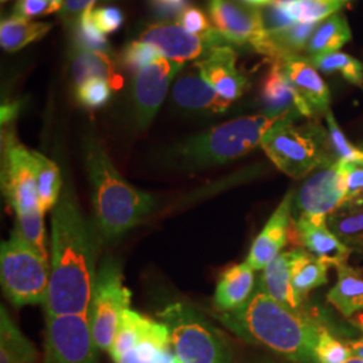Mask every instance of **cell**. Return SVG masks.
I'll use <instances>...</instances> for the list:
<instances>
[{
  "label": "cell",
  "instance_id": "cell-39",
  "mask_svg": "<svg viewBox=\"0 0 363 363\" xmlns=\"http://www.w3.org/2000/svg\"><path fill=\"white\" fill-rule=\"evenodd\" d=\"M315 354L316 363H345L352 357L347 343H343L334 337L325 325L320 328Z\"/></svg>",
  "mask_w": 363,
  "mask_h": 363
},
{
  "label": "cell",
  "instance_id": "cell-11",
  "mask_svg": "<svg viewBox=\"0 0 363 363\" xmlns=\"http://www.w3.org/2000/svg\"><path fill=\"white\" fill-rule=\"evenodd\" d=\"M99 347L86 315L46 316L45 363H97Z\"/></svg>",
  "mask_w": 363,
  "mask_h": 363
},
{
  "label": "cell",
  "instance_id": "cell-8",
  "mask_svg": "<svg viewBox=\"0 0 363 363\" xmlns=\"http://www.w3.org/2000/svg\"><path fill=\"white\" fill-rule=\"evenodd\" d=\"M130 291L124 284L121 265L106 259L97 272L88 320L99 350L111 351L121 313L130 308Z\"/></svg>",
  "mask_w": 363,
  "mask_h": 363
},
{
  "label": "cell",
  "instance_id": "cell-6",
  "mask_svg": "<svg viewBox=\"0 0 363 363\" xmlns=\"http://www.w3.org/2000/svg\"><path fill=\"white\" fill-rule=\"evenodd\" d=\"M169 328L171 349L183 363H234L233 349L220 328L186 303H171L157 312Z\"/></svg>",
  "mask_w": 363,
  "mask_h": 363
},
{
  "label": "cell",
  "instance_id": "cell-40",
  "mask_svg": "<svg viewBox=\"0 0 363 363\" xmlns=\"http://www.w3.org/2000/svg\"><path fill=\"white\" fill-rule=\"evenodd\" d=\"M91 16L96 26L99 27L103 34L115 33L124 22V15L121 10L113 6H94L91 10Z\"/></svg>",
  "mask_w": 363,
  "mask_h": 363
},
{
  "label": "cell",
  "instance_id": "cell-31",
  "mask_svg": "<svg viewBox=\"0 0 363 363\" xmlns=\"http://www.w3.org/2000/svg\"><path fill=\"white\" fill-rule=\"evenodd\" d=\"M37 187H38L39 208L46 213L55 208L64 191V182L61 177V169L48 156L38 151H33Z\"/></svg>",
  "mask_w": 363,
  "mask_h": 363
},
{
  "label": "cell",
  "instance_id": "cell-54",
  "mask_svg": "<svg viewBox=\"0 0 363 363\" xmlns=\"http://www.w3.org/2000/svg\"><path fill=\"white\" fill-rule=\"evenodd\" d=\"M359 327H361V330L363 331V325H359Z\"/></svg>",
  "mask_w": 363,
  "mask_h": 363
},
{
  "label": "cell",
  "instance_id": "cell-44",
  "mask_svg": "<svg viewBox=\"0 0 363 363\" xmlns=\"http://www.w3.org/2000/svg\"><path fill=\"white\" fill-rule=\"evenodd\" d=\"M151 9L160 19H177L187 7L189 0H148Z\"/></svg>",
  "mask_w": 363,
  "mask_h": 363
},
{
  "label": "cell",
  "instance_id": "cell-38",
  "mask_svg": "<svg viewBox=\"0 0 363 363\" xmlns=\"http://www.w3.org/2000/svg\"><path fill=\"white\" fill-rule=\"evenodd\" d=\"M112 85L104 78H91L76 86V99L86 109L103 108L112 96Z\"/></svg>",
  "mask_w": 363,
  "mask_h": 363
},
{
  "label": "cell",
  "instance_id": "cell-18",
  "mask_svg": "<svg viewBox=\"0 0 363 363\" xmlns=\"http://www.w3.org/2000/svg\"><path fill=\"white\" fill-rule=\"evenodd\" d=\"M264 115L295 121L298 117L312 118L310 111L286 76L280 61H274L261 85Z\"/></svg>",
  "mask_w": 363,
  "mask_h": 363
},
{
  "label": "cell",
  "instance_id": "cell-36",
  "mask_svg": "<svg viewBox=\"0 0 363 363\" xmlns=\"http://www.w3.org/2000/svg\"><path fill=\"white\" fill-rule=\"evenodd\" d=\"M159 57H162V54L152 45L143 40H132L121 52L120 62L127 72L138 74Z\"/></svg>",
  "mask_w": 363,
  "mask_h": 363
},
{
  "label": "cell",
  "instance_id": "cell-35",
  "mask_svg": "<svg viewBox=\"0 0 363 363\" xmlns=\"http://www.w3.org/2000/svg\"><path fill=\"white\" fill-rule=\"evenodd\" d=\"M91 10H93V7L86 9L74 22V25H73L74 43L73 45L88 49V50L112 54L109 42L105 37V34L99 30V27L96 26L94 21H93Z\"/></svg>",
  "mask_w": 363,
  "mask_h": 363
},
{
  "label": "cell",
  "instance_id": "cell-26",
  "mask_svg": "<svg viewBox=\"0 0 363 363\" xmlns=\"http://www.w3.org/2000/svg\"><path fill=\"white\" fill-rule=\"evenodd\" d=\"M328 267L325 261L318 259L303 247L292 249L291 279L300 298L304 300L312 289L328 283Z\"/></svg>",
  "mask_w": 363,
  "mask_h": 363
},
{
  "label": "cell",
  "instance_id": "cell-23",
  "mask_svg": "<svg viewBox=\"0 0 363 363\" xmlns=\"http://www.w3.org/2000/svg\"><path fill=\"white\" fill-rule=\"evenodd\" d=\"M292 268V250L283 252L271 264H268L261 273L259 289L267 295L286 306L289 310L296 312L303 311V298L298 296L292 286L291 279Z\"/></svg>",
  "mask_w": 363,
  "mask_h": 363
},
{
  "label": "cell",
  "instance_id": "cell-27",
  "mask_svg": "<svg viewBox=\"0 0 363 363\" xmlns=\"http://www.w3.org/2000/svg\"><path fill=\"white\" fill-rule=\"evenodd\" d=\"M38 352L4 306L0 307V363H37Z\"/></svg>",
  "mask_w": 363,
  "mask_h": 363
},
{
  "label": "cell",
  "instance_id": "cell-37",
  "mask_svg": "<svg viewBox=\"0 0 363 363\" xmlns=\"http://www.w3.org/2000/svg\"><path fill=\"white\" fill-rule=\"evenodd\" d=\"M325 117L331 150L337 160H345V162L363 160L362 148H358L349 142L343 130H340V127L337 125V120L334 113L331 112V109L325 113Z\"/></svg>",
  "mask_w": 363,
  "mask_h": 363
},
{
  "label": "cell",
  "instance_id": "cell-24",
  "mask_svg": "<svg viewBox=\"0 0 363 363\" xmlns=\"http://www.w3.org/2000/svg\"><path fill=\"white\" fill-rule=\"evenodd\" d=\"M70 62L72 77L76 86L91 78H104L112 86H118L121 82L113 54L88 50L73 45L70 50Z\"/></svg>",
  "mask_w": 363,
  "mask_h": 363
},
{
  "label": "cell",
  "instance_id": "cell-51",
  "mask_svg": "<svg viewBox=\"0 0 363 363\" xmlns=\"http://www.w3.org/2000/svg\"><path fill=\"white\" fill-rule=\"evenodd\" d=\"M345 363H363V359L357 358V357H351V358H349Z\"/></svg>",
  "mask_w": 363,
  "mask_h": 363
},
{
  "label": "cell",
  "instance_id": "cell-47",
  "mask_svg": "<svg viewBox=\"0 0 363 363\" xmlns=\"http://www.w3.org/2000/svg\"><path fill=\"white\" fill-rule=\"evenodd\" d=\"M347 346L350 349L352 357L363 359V337L362 339H358V340L347 342Z\"/></svg>",
  "mask_w": 363,
  "mask_h": 363
},
{
  "label": "cell",
  "instance_id": "cell-25",
  "mask_svg": "<svg viewBox=\"0 0 363 363\" xmlns=\"http://www.w3.org/2000/svg\"><path fill=\"white\" fill-rule=\"evenodd\" d=\"M327 300L346 318L363 311V273L349 264L337 267V283L327 294Z\"/></svg>",
  "mask_w": 363,
  "mask_h": 363
},
{
  "label": "cell",
  "instance_id": "cell-50",
  "mask_svg": "<svg viewBox=\"0 0 363 363\" xmlns=\"http://www.w3.org/2000/svg\"><path fill=\"white\" fill-rule=\"evenodd\" d=\"M346 203H349V205H363V191L357 195V196H354L352 199H350Z\"/></svg>",
  "mask_w": 363,
  "mask_h": 363
},
{
  "label": "cell",
  "instance_id": "cell-4",
  "mask_svg": "<svg viewBox=\"0 0 363 363\" xmlns=\"http://www.w3.org/2000/svg\"><path fill=\"white\" fill-rule=\"evenodd\" d=\"M283 118L268 115L238 117L196 133L169 151V160L178 167L202 169L230 163L257 147L265 133Z\"/></svg>",
  "mask_w": 363,
  "mask_h": 363
},
{
  "label": "cell",
  "instance_id": "cell-22",
  "mask_svg": "<svg viewBox=\"0 0 363 363\" xmlns=\"http://www.w3.org/2000/svg\"><path fill=\"white\" fill-rule=\"evenodd\" d=\"M255 269L245 262L235 264L220 274L214 292V307L220 313L244 306L255 294Z\"/></svg>",
  "mask_w": 363,
  "mask_h": 363
},
{
  "label": "cell",
  "instance_id": "cell-53",
  "mask_svg": "<svg viewBox=\"0 0 363 363\" xmlns=\"http://www.w3.org/2000/svg\"><path fill=\"white\" fill-rule=\"evenodd\" d=\"M4 1H9V0H1V3H4Z\"/></svg>",
  "mask_w": 363,
  "mask_h": 363
},
{
  "label": "cell",
  "instance_id": "cell-28",
  "mask_svg": "<svg viewBox=\"0 0 363 363\" xmlns=\"http://www.w3.org/2000/svg\"><path fill=\"white\" fill-rule=\"evenodd\" d=\"M352 34L349 22L343 13H334L320 22L307 45L306 52L308 58L330 52H340V49L350 40Z\"/></svg>",
  "mask_w": 363,
  "mask_h": 363
},
{
  "label": "cell",
  "instance_id": "cell-52",
  "mask_svg": "<svg viewBox=\"0 0 363 363\" xmlns=\"http://www.w3.org/2000/svg\"><path fill=\"white\" fill-rule=\"evenodd\" d=\"M250 363H277L274 362V361H271V359H256V361H253V362Z\"/></svg>",
  "mask_w": 363,
  "mask_h": 363
},
{
  "label": "cell",
  "instance_id": "cell-45",
  "mask_svg": "<svg viewBox=\"0 0 363 363\" xmlns=\"http://www.w3.org/2000/svg\"><path fill=\"white\" fill-rule=\"evenodd\" d=\"M99 1L101 0H65V4L60 11V15L62 16L65 23L73 26L81 13L89 7H94Z\"/></svg>",
  "mask_w": 363,
  "mask_h": 363
},
{
  "label": "cell",
  "instance_id": "cell-34",
  "mask_svg": "<svg viewBox=\"0 0 363 363\" xmlns=\"http://www.w3.org/2000/svg\"><path fill=\"white\" fill-rule=\"evenodd\" d=\"M45 213L39 208L25 216H15V228L13 233L16 234L23 242L33 247L43 259L50 261L46 245V230H45Z\"/></svg>",
  "mask_w": 363,
  "mask_h": 363
},
{
  "label": "cell",
  "instance_id": "cell-48",
  "mask_svg": "<svg viewBox=\"0 0 363 363\" xmlns=\"http://www.w3.org/2000/svg\"><path fill=\"white\" fill-rule=\"evenodd\" d=\"M241 1H245L247 4L256 6V7H268V6H271L272 3H274L276 0H241Z\"/></svg>",
  "mask_w": 363,
  "mask_h": 363
},
{
  "label": "cell",
  "instance_id": "cell-20",
  "mask_svg": "<svg viewBox=\"0 0 363 363\" xmlns=\"http://www.w3.org/2000/svg\"><path fill=\"white\" fill-rule=\"evenodd\" d=\"M292 229L300 245L308 253L335 268L347 264L352 252L333 233L327 220L316 222L308 218H298L292 220Z\"/></svg>",
  "mask_w": 363,
  "mask_h": 363
},
{
  "label": "cell",
  "instance_id": "cell-16",
  "mask_svg": "<svg viewBox=\"0 0 363 363\" xmlns=\"http://www.w3.org/2000/svg\"><path fill=\"white\" fill-rule=\"evenodd\" d=\"M292 202L294 191H289L273 211L259 235L255 238L247 257V264L255 271H262L279 255L283 253L289 238V229L292 226Z\"/></svg>",
  "mask_w": 363,
  "mask_h": 363
},
{
  "label": "cell",
  "instance_id": "cell-43",
  "mask_svg": "<svg viewBox=\"0 0 363 363\" xmlns=\"http://www.w3.org/2000/svg\"><path fill=\"white\" fill-rule=\"evenodd\" d=\"M52 13L50 0H18L15 4L13 15L31 19V18H37V16Z\"/></svg>",
  "mask_w": 363,
  "mask_h": 363
},
{
  "label": "cell",
  "instance_id": "cell-49",
  "mask_svg": "<svg viewBox=\"0 0 363 363\" xmlns=\"http://www.w3.org/2000/svg\"><path fill=\"white\" fill-rule=\"evenodd\" d=\"M52 1V13H60L65 4V0H50Z\"/></svg>",
  "mask_w": 363,
  "mask_h": 363
},
{
  "label": "cell",
  "instance_id": "cell-30",
  "mask_svg": "<svg viewBox=\"0 0 363 363\" xmlns=\"http://www.w3.org/2000/svg\"><path fill=\"white\" fill-rule=\"evenodd\" d=\"M327 225L352 253L363 257V205L343 203L328 216Z\"/></svg>",
  "mask_w": 363,
  "mask_h": 363
},
{
  "label": "cell",
  "instance_id": "cell-21",
  "mask_svg": "<svg viewBox=\"0 0 363 363\" xmlns=\"http://www.w3.org/2000/svg\"><path fill=\"white\" fill-rule=\"evenodd\" d=\"M172 101L183 111L208 113H223L232 105L208 85L198 70L179 73L172 86Z\"/></svg>",
  "mask_w": 363,
  "mask_h": 363
},
{
  "label": "cell",
  "instance_id": "cell-46",
  "mask_svg": "<svg viewBox=\"0 0 363 363\" xmlns=\"http://www.w3.org/2000/svg\"><path fill=\"white\" fill-rule=\"evenodd\" d=\"M13 117H16V104H7L1 106V125L4 123L11 121Z\"/></svg>",
  "mask_w": 363,
  "mask_h": 363
},
{
  "label": "cell",
  "instance_id": "cell-9",
  "mask_svg": "<svg viewBox=\"0 0 363 363\" xmlns=\"http://www.w3.org/2000/svg\"><path fill=\"white\" fill-rule=\"evenodd\" d=\"M346 202V183L340 162L325 164L306 177L294 191L292 220H327Z\"/></svg>",
  "mask_w": 363,
  "mask_h": 363
},
{
  "label": "cell",
  "instance_id": "cell-10",
  "mask_svg": "<svg viewBox=\"0 0 363 363\" xmlns=\"http://www.w3.org/2000/svg\"><path fill=\"white\" fill-rule=\"evenodd\" d=\"M1 189L15 216L40 208L33 151L19 143L13 133L3 136Z\"/></svg>",
  "mask_w": 363,
  "mask_h": 363
},
{
  "label": "cell",
  "instance_id": "cell-19",
  "mask_svg": "<svg viewBox=\"0 0 363 363\" xmlns=\"http://www.w3.org/2000/svg\"><path fill=\"white\" fill-rule=\"evenodd\" d=\"M142 342H152L163 347H171L169 328L162 322H155L140 312L127 308L120 316L116 337L109 354L116 362L118 358L133 350Z\"/></svg>",
  "mask_w": 363,
  "mask_h": 363
},
{
  "label": "cell",
  "instance_id": "cell-32",
  "mask_svg": "<svg viewBox=\"0 0 363 363\" xmlns=\"http://www.w3.org/2000/svg\"><path fill=\"white\" fill-rule=\"evenodd\" d=\"M295 23L318 25L339 13L349 0H276Z\"/></svg>",
  "mask_w": 363,
  "mask_h": 363
},
{
  "label": "cell",
  "instance_id": "cell-2",
  "mask_svg": "<svg viewBox=\"0 0 363 363\" xmlns=\"http://www.w3.org/2000/svg\"><path fill=\"white\" fill-rule=\"evenodd\" d=\"M220 323L250 345L294 363H316L322 325L306 312L289 310L256 289L244 306L218 315Z\"/></svg>",
  "mask_w": 363,
  "mask_h": 363
},
{
  "label": "cell",
  "instance_id": "cell-13",
  "mask_svg": "<svg viewBox=\"0 0 363 363\" xmlns=\"http://www.w3.org/2000/svg\"><path fill=\"white\" fill-rule=\"evenodd\" d=\"M140 40L152 45L163 57L181 64L202 60L216 48L230 46L216 27L205 35H196L179 23L169 22H157L145 27L140 33Z\"/></svg>",
  "mask_w": 363,
  "mask_h": 363
},
{
  "label": "cell",
  "instance_id": "cell-3",
  "mask_svg": "<svg viewBox=\"0 0 363 363\" xmlns=\"http://www.w3.org/2000/svg\"><path fill=\"white\" fill-rule=\"evenodd\" d=\"M84 162L91 184L94 225L103 241L130 232L156 208V199L125 181L94 135L84 140Z\"/></svg>",
  "mask_w": 363,
  "mask_h": 363
},
{
  "label": "cell",
  "instance_id": "cell-7",
  "mask_svg": "<svg viewBox=\"0 0 363 363\" xmlns=\"http://www.w3.org/2000/svg\"><path fill=\"white\" fill-rule=\"evenodd\" d=\"M0 279L4 295L15 307L45 304L50 286V261L11 233L0 247Z\"/></svg>",
  "mask_w": 363,
  "mask_h": 363
},
{
  "label": "cell",
  "instance_id": "cell-14",
  "mask_svg": "<svg viewBox=\"0 0 363 363\" xmlns=\"http://www.w3.org/2000/svg\"><path fill=\"white\" fill-rule=\"evenodd\" d=\"M184 64L159 57L140 70L132 84L135 120L140 130H147L164 103L169 86Z\"/></svg>",
  "mask_w": 363,
  "mask_h": 363
},
{
  "label": "cell",
  "instance_id": "cell-41",
  "mask_svg": "<svg viewBox=\"0 0 363 363\" xmlns=\"http://www.w3.org/2000/svg\"><path fill=\"white\" fill-rule=\"evenodd\" d=\"M345 174L346 183V202L363 191V160L345 162L339 160ZM345 202V203H346Z\"/></svg>",
  "mask_w": 363,
  "mask_h": 363
},
{
  "label": "cell",
  "instance_id": "cell-29",
  "mask_svg": "<svg viewBox=\"0 0 363 363\" xmlns=\"http://www.w3.org/2000/svg\"><path fill=\"white\" fill-rule=\"evenodd\" d=\"M52 25L46 22H33L26 18L11 15L0 23V45L9 52H19L33 42L43 38Z\"/></svg>",
  "mask_w": 363,
  "mask_h": 363
},
{
  "label": "cell",
  "instance_id": "cell-17",
  "mask_svg": "<svg viewBox=\"0 0 363 363\" xmlns=\"http://www.w3.org/2000/svg\"><path fill=\"white\" fill-rule=\"evenodd\" d=\"M286 77L310 111L312 118L330 111V91L319 70L304 55H294L280 61Z\"/></svg>",
  "mask_w": 363,
  "mask_h": 363
},
{
  "label": "cell",
  "instance_id": "cell-42",
  "mask_svg": "<svg viewBox=\"0 0 363 363\" xmlns=\"http://www.w3.org/2000/svg\"><path fill=\"white\" fill-rule=\"evenodd\" d=\"M178 23L187 31L196 34V35H205L210 33L214 27L210 25L206 15L202 10L189 6L178 18Z\"/></svg>",
  "mask_w": 363,
  "mask_h": 363
},
{
  "label": "cell",
  "instance_id": "cell-1",
  "mask_svg": "<svg viewBox=\"0 0 363 363\" xmlns=\"http://www.w3.org/2000/svg\"><path fill=\"white\" fill-rule=\"evenodd\" d=\"M101 242L94 222L84 216L67 183L52 208L50 286L43 304L46 316H88Z\"/></svg>",
  "mask_w": 363,
  "mask_h": 363
},
{
  "label": "cell",
  "instance_id": "cell-33",
  "mask_svg": "<svg viewBox=\"0 0 363 363\" xmlns=\"http://www.w3.org/2000/svg\"><path fill=\"white\" fill-rule=\"evenodd\" d=\"M312 64L323 73H340V76L357 86L363 85V64L346 52H335L311 57Z\"/></svg>",
  "mask_w": 363,
  "mask_h": 363
},
{
  "label": "cell",
  "instance_id": "cell-15",
  "mask_svg": "<svg viewBox=\"0 0 363 363\" xmlns=\"http://www.w3.org/2000/svg\"><path fill=\"white\" fill-rule=\"evenodd\" d=\"M193 66L208 85L230 104L249 88L247 78L237 67V52L232 46L216 48Z\"/></svg>",
  "mask_w": 363,
  "mask_h": 363
},
{
  "label": "cell",
  "instance_id": "cell-12",
  "mask_svg": "<svg viewBox=\"0 0 363 363\" xmlns=\"http://www.w3.org/2000/svg\"><path fill=\"white\" fill-rule=\"evenodd\" d=\"M208 9L213 25L229 43L250 46L268 57L269 33L259 7L241 0H208Z\"/></svg>",
  "mask_w": 363,
  "mask_h": 363
},
{
  "label": "cell",
  "instance_id": "cell-5",
  "mask_svg": "<svg viewBox=\"0 0 363 363\" xmlns=\"http://www.w3.org/2000/svg\"><path fill=\"white\" fill-rule=\"evenodd\" d=\"M261 148L292 179H304L312 171L337 162L328 132L316 123L298 127L292 120L283 118L265 133Z\"/></svg>",
  "mask_w": 363,
  "mask_h": 363
}]
</instances>
